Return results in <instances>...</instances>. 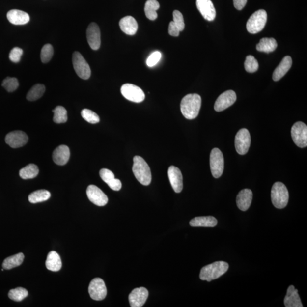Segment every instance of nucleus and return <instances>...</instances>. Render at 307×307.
I'll use <instances>...</instances> for the list:
<instances>
[{"mask_svg": "<svg viewBox=\"0 0 307 307\" xmlns=\"http://www.w3.org/2000/svg\"><path fill=\"white\" fill-rule=\"evenodd\" d=\"M201 97L198 94H189L184 96L180 103V110L188 120L196 118L200 110Z\"/></svg>", "mask_w": 307, "mask_h": 307, "instance_id": "1", "label": "nucleus"}, {"mask_svg": "<svg viewBox=\"0 0 307 307\" xmlns=\"http://www.w3.org/2000/svg\"><path fill=\"white\" fill-rule=\"evenodd\" d=\"M132 170L138 181L143 186H149L151 183V172L149 166L144 159L140 156L133 158Z\"/></svg>", "mask_w": 307, "mask_h": 307, "instance_id": "2", "label": "nucleus"}, {"mask_svg": "<svg viewBox=\"0 0 307 307\" xmlns=\"http://www.w3.org/2000/svg\"><path fill=\"white\" fill-rule=\"evenodd\" d=\"M228 269V263L224 261H217L211 263L201 269L200 274V279L211 281L218 279L223 276Z\"/></svg>", "mask_w": 307, "mask_h": 307, "instance_id": "3", "label": "nucleus"}, {"mask_svg": "<svg viewBox=\"0 0 307 307\" xmlns=\"http://www.w3.org/2000/svg\"><path fill=\"white\" fill-rule=\"evenodd\" d=\"M272 203L278 209H283L286 207L289 194L286 186L281 182H276L273 186L271 192Z\"/></svg>", "mask_w": 307, "mask_h": 307, "instance_id": "4", "label": "nucleus"}, {"mask_svg": "<svg viewBox=\"0 0 307 307\" xmlns=\"http://www.w3.org/2000/svg\"><path fill=\"white\" fill-rule=\"evenodd\" d=\"M267 19V14L265 10L256 11L247 22V30L251 34H253L261 31L265 27Z\"/></svg>", "mask_w": 307, "mask_h": 307, "instance_id": "5", "label": "nucleus"}, {"mask_svg": "<svg viewBox=\"0 0 307 307\" xmlns=\"http://www.w3.org/2000/svg\"><path fill=\"white\" fill-rule=\"evenodd\" d=\"M72 63L76 73L84 80H87L91 75L89 64L80 53L75 52L72 55Z\"/></svg>", "mask_w": 307, "mask_h": 307, "instance_id": "6", "label": "nucleus"}, {"mask_svg": "<svg viewBox=\"0 0 307 307\" xmlns=\"http://www.w3.org/2000/svg\"><path fill=\"white\" fill-rule=\"evenodd\" d=\"M210 166L213 176L215 178H220L224 169V159L221 150L218 148H214L211 151Z\"/></svg>", "mask_w": 307, "mask_h": 307, "instance_id": "7", "label": "nucleus"}, {"mask_svg": "<svg viewBox=\"0 0 307 307\" xmlns=\"http://www.w3.org/2000/svg\"><path fill=\"white\" fill-rule=\"evenodd\" d=\"M121 92L126 99L134 103H141L145 99V95L141 88L129 83L121 86Z\"/></svg>", "mask_w": 307, "mask_h": 307, "instance_id": "8", "label": "nucleus"}, {"mask_svg": "<svg viewBox=\"0 0 307 307\" xmlns=\"http://www.w3.org/2000/svg\"><path fill=\"white\" fill-rule=\"evenodd\" d=\"M291 136L296 145L301 148L307 146V126L301 121L296 122L291 129Z\"/></svg>", "mask_w": 307, "mask_h": 307, "instance_id": "9", "label": "nucleus"}, {"mask_svg": "<svg viewBox=\"0 0 307 307\" xmlns=\"http://www.w3.org/2000/svg\"><path fill=\"white\" fill-rule=\"evenodd\" d=\"M88 292L90 297L95 301H103L106 298L107 290L104 280L100 278L93 279L89 284Z\"/></svg>", "mask_w": 307, "mask_h": 307, "instance_id": "10", "label": "nucleus"}, {"mask_svg": "<svg viewBox=\"0 0 307 307\" xmlns=\"http://www.w3.org/2000/svg\"><path fill=\"white\" fill-rule=\"evenodd\" d=\"M251 137L250 133L247 129H241L238 132L235 137V147L237 152L245 155L248 152L251 146Z\"/></svg>", "mask_w": 307, "mask_h": 307, "instance_id": "11", "label": "nucleus"}, {"mask_svg": "<svg viewBox=\"0 0 307 307\" xmlns=\"http://www.w3.org/2000/svg\"><path fill=\"white\" fill-rule=\"evenodd\" d=\"M237 96L235 92L232 90L225 91L220 95L215 104V110L222 112L232 106L236 102Z\"/></svg>", "mask_w": 307, "mask_h": 307, "instance_id": "12", "label": "nucleus"}, {"mask_svg": "<svg viewBox=\"0 0 307 307\" xmlns=\"http://www.w3.org/2000/svg\"><path fill=\"white\" fill-rule=\"evenodd\" d=\"M86 195L88 199L92 203L99 207L106 205L108 202V198L99 187L95 185H90L86 189Z\"/></svg>", "mask_w": 307, "mask_h": 307, "instance_id": "13", "label": "nucleus"}, {"mask_svg": "<svg viewBox=\"0 0 307 307\" xmlns=\"http://www.w3.org/2000/svg\"><path fill=\"white\" fill-rule=\"evenodd\" d=\"M27 134L21 131L10 132L6 136L5 142L13 149L23 147L28 142Z\"/></svg>", "mask_w": 307, "mask_h": 307, "instance_id": "14", "label": "nucleus"}, {"mask_svg": "<svg viewBox=\"0 0 307 307\" xmlns=\"http://www.w3.org/2000/svg\"><path fill=\"white\" fill-rule=\"evenodd\" d=\"M149 292L144 287L134 289L129 296L130 305L132 307H141L146 303Z\"/></svg>", "mask_w": 307, "mask_h": 307, "instance_id": "15", "label": "nucleus"}, {"mask_svg": "<svg viewBox=\"0 0 307 307\" xmlns=\"http://www.w3.org/2000/svg\"><path fill=\"white\" fill-rule=\"evenodd\" d=\"M86 38L92 49H99L101 45V34L100 28L96 23H92L89 25L86 30Z\"/></svg>", "mask_w": 307, "mask_h": 307, "instance_id": "16", "label": "nucleus"}, {"mask_svg": "<svg viewBox=\"0 0 307 307\" xmlns=\"http://www.w3.org/2000/svg\"><path fill=\"white\" fill-rule=\"evenodd\" d=\"M196 6L204 19L209 21L215 19L216 9L211 0H196Z\"/></svg>", "mask_w": 307, "mask_h": 307, "instance_id": "17", "label": "nucleus"}, {"mask_svg": "<svg viewBox=\"0 0 307 307\" xmlns=\"http://www.w3.org/2000/svg\"><path fill=\"white\" fill-rule=\"evenodd\" d=\"M168 176L172 189L176 193H180L183 190V176L180 169L171 166L168 170Z\"/></svg>", "mask_w": 307, "mask_h": 307, "instance_id": "18", "label": "nucleus"}, {"mask_svg": "<svg viewBox=\"0 0 307 307\" xmlns=\"http://www.w3.org/2000/svg\"><path fill=\"white\" fill-rule=\"evenodd\" d=\"M100 176L105 183H106L112 190L120 191L122 183L120 180L115 179L113 172L107 168H103L100 171Z\"/></svg>", "mask_w": 307, "mask_h": 307, "instance_id": "19", "label": "nucleus"}, {"mask_svg": "<svg viewBox=\"0 0 307 307\" xmlns=\"http://www.w3.org/2000/svg\"><path fill=\"white\" fill-rule=\"evenodd\" d=\"M7 19L11 24L16 25H25L30 21V16L27 13L17 9L9 11Z\"/></svg>", "mask_w": 307, "mask_h": 307, "instance_id": "20", "label": "nucleus"}, {"mask_svg": "<svg viewBox=\"0 0 307 307\" xmlns=\"http://www.w3.org/2000/svg\"><path fill=\"white\" fill-rule=\"evenodd\" d=\"M70 151L66 145H60L54 151L53 161L57 165L63 166L67 164L70 160Z\"/></svg>", "mask_w": 307, "mask_h": 307, "instance_id": "21", "label": "nucleus"}, {"mask_svg": "<svg viewBox=\"0 0 307 307\" xmlns=\"http://www.w3.org/2000/svg\"><path fill=\"white\" fill-rule=\"evenodd\" d=\"M252 193L251 190L244 189L238 193L236 203L237 207L243 211H247L251 207L252 200Z\"/></svg>", "mask_w": 307, "mask_h": 307, "instance_id": "22", "label": "nucleus"}, {"mask_svg": "<svg viewBox=\"0 0 307 307\" xmlns=\"http://www.w3.org/2000/svg\"><path fill=\"white\" fill-rule=\"evenodd\" d=\"M284 304L286 307H303L298 290L294 286L288 287L287 294L284 300Z\"/></svg>", "mask_w": 307, "mask_h": 307, "instance_id": "23", "label": "nucleus"}, {"mask_svg": "<svg viewBox=\"0 0 307 307\" xmlns=\"http://www.w3.org/2000/svg\"><path fill=\"white\" fill-rule=\"evenodd\" d=\"M292 64V60L290 56H286L281 60L278 65L273 74V79L274 81H279L290 70Z\"/></svg>", "mask_w": 307, "mask_h": 307, "instance_id": "24", "label": "nucleus"}, {"mask_svg": "<svg viewBox=\"0 0 307 307\" xmlns=\"http://www.w3.org/2000/svg\"><path fill=\"white\" fill-rule=\"evenodd\" d=\"M119 25L121 30L127 35H135L138 30V24L135 18L132 16H128L122 18Z\"/></svg>", "mask_w": 307, "mask_h": 307, "instance_id": "25", "label": "nucleus"}, {"mask_svg": "<svg viewBox=\"0 0 307 307\" xmlns=\"http://www.w3.org/2000/svg\"><path fill=\"white\" fill-rule=\"evenodd\" d=\"M46 268L52 272H58L62 266L60 255L55 251H50L46 261Z\"/></svg>", "mask_w": 307, "mask_h": 307, "instance_id": "26", "label": "nucleus"}, {"mask_svg": "<svg viewBox=\"0 0 307 307\" xmlns=\"http://www.w3.org/2000/svg\"><path fill=\"white\" fill-rule=\"evenodd\" d=\"M218 220L213 216L196 217L191 220L190 225L193 227H215Z\"/></svg>", "mask_w": 307, "mask_h": 307, "instance_id": "27", "label": "nucleus"}, {"mask_svg": "<svg viewBox=\"0 0 307 307\" xmlns=\"http://www.w3.org/2000/svg\"><path fill=\"white\" fill-rule=\"evenodd\" d=\"M278 46L277 42L273 38H263L256 45V50L260 52L269 53L275 51Z\"/></svg>", "mask_w": 307, "mask_h": 307, "instance_id": "28", "label": "nucleus"}, {"mask_svg": "<svg viewBox=\"0 0 307 307\" xmlns=\"http://www.w3.org/2000/svg\"><path fill=\"white\" fill-rule=\"evenodd\" d=\"M24 258L25 256L22 252L6 258L2 263L3 269L10 270L20 266L23 263Z\"/></svg>", "mask_w": 307, "mask_h": 307, "instance_id": "29", "label": "nucleus"}, {"mask_svg": "<svg viewBox=\"0 0 307 307\" xmlns=\"http://www.w3.org/2000/svg\"><path fill=\"white\" fill-rule=\"evenodd\" d=\"M160 3L157 0H147L144 6V13L148 19L156 20L158 17L157 10L160 8Z\"/></svg>", "mask_w": 307, "mask_h": 307, "instance_id": "30", "label": "nucleus"}, {"mask_svg": "<svg viewBox=\"0 0 307 307\" xmlns=\"http://www.w3.org/2000/svg\"><path fill=\"white\" fill-rule=\"evenodd\" d=\"M51 194L49 191L45 190H37L29 195L28 201L32 204L42 203L49 200Z\"/></svg>", "mask_w": 307, "mask_h": 307, "instance_id": "31", "label": "nucleus"}, {"mask_svg": "<svg viewBox=\"0 0 307 307\" xmlns=\"http://www.w3.org/2000/svg\"><path fill=\"white\" fill-rule=\"evenodd\" d=\"M39 168L37 165L29 164L25 166L20 171V176L23 179H33L39 174Z\"/></svg>", "mask_w": 307, "mask_h": 307, "instance_id": "32", "label": "nucleus"}, {"mask_svg": "<svg viewBox=\"0 0 307 307\" xmlns=\"http://www.w3.org/2000/svg\"><path fill=\"white\" fill-rule=\"evenodd\" d=\"M45 86L41 84H35L27 94V99L30 102L40 99L45 92Z\"/></svg>", "mask_w": 307, "mask_h": 307, "instance_id": "33", "label": "nucleus"}, {"mask_svg": "<svg viewBox=\"0 0 307 307\" xmlns=\"http://www.w3.org/2000/svg\"><path fill=\"white\" fill-rule=\"evenodd\" d=\"M28 295V291L23 287H18L10 290L8 297L12 301L21 302Z\"/></svg>", "mask_w": 307, "mask_h": 307, "instance_id": "34", "label": "nucleus"}, {"mask_svg": "<svg viewBox=\"0 0 307 307\" xmlns=\"http://www.w3.org/2000/svg\"><path fill=\"white\" fill-rule=\"evenodd\" d=\"M54 115L53 120L56 124L66 122L67 121V111L63 107L57 106L53 111Z\"/></svg>", "mask_w": 307, "mask_h": 307, "instance_id": "35", "label": "nucleus"}, {"mask_svg": "<svg viewBox=\"0 0 307 307\" xmlns=\"http://www.w3.org/2000/svg\"><path fill=\"white\" fill-rule=\"evenodd\" d=\"M245 69L249 73H253L258 70L259 64L253 56H248L245 61Z\"/></svg>", "mask_w": 307, "mask_h": 307, "instance_id": "36", "label": "nucleus"}, {"mask_svg": "<svg viewBox=\"0 0 307 307\" xmlns=\"http://www.w3.org/2000/svg\"><path fill=\"white\" fill-rule=\"evenodd\" d=\"M54 54V49L52 45L46 44L43 46L41 53V59L43 63H49Z\"/></svg>", "mask_w": 307, "mask_h": 307, "instance_id": "37", "label": "nucleus"}, {"mask_svg": "<svg viewBox=\"0 0 307 307\" xmlns=\"http://www.w3.org/2000/svg\"><path fill=\"white\" fill-rule=\"evenodd\" d=\"M81 115L86 121L91 124H97L100 121L99 115L91 110L84 109L82 111Z\"/></svg>", "mask_w": 307, "mask_h": 307, "instance_id": "38", "label": "nucleus"}, {"mask_svg": "<svg viewBox=\"0 0 307 307\" xmlns=\"http://www.w3.org/2000/svg\"><path fill=\"white\" fill-rule=\"evenodd\" d=\"M2 85L7 91L12 92L19 87V83L15 78L8 77L3 80Z\"/></svg>", "mask_w": 307, "mask_h": 307, "instance_id": "39", "label": "nucleus"}, {"mask_svg": "<svg viewBox=\"0 0 307 307\" xmlns=\"http://www.w3.org/2000/svg\"><path fill=\"white\" fill-rule=\"evenodd\" d=\"M173 22L178 28L180 31H182L185 27L183 14L178 10H174L173 12Z\"/></svg>", "mask_w": 307, "mask_h": 307, "instance_id": "40", "label": "nucleus"}, {"mask_svg": "<svg viewBox=\"0 0 307 307\" xmlns=\"http://www.w3.org/2000/svg\"><path fill=\"white\" fill-rule=\"evenodd\" d=\"M23 54V50L21 48H14L9 54V59L14 63H19Z\"/></svg>", "mask_w": 307, "mask_h": 307, "instance_id": "41", "label": "nucleus"}, {"mask_svg": "<svg viewBox=\"0 0 307 307\" xmlns=\"http://www.w3.org/2000/svg\"><path fill=\"white\" fill-rule=\"evenodd\" d=\"M162 54L160 52H155L148 57L146 63L149 67H154L161 59Z\"/></svg>", "mask_w": 307, "mask_h": 307, "instance_id": "42", "label": "nucleus"}, {"mask_svg": "<svg viewBox=\"0 0 307 307\" xmlns=\"http://www.w3.org/2000/svg\"><path fill=\"white\" fill-rule=\"evenodd\" d=\"M180 32L178 28L176 27L174 22L171 21V23H169L168 27L169 34L172 36V37H178Z\"/></svg>", "mask_w": 307, "mask_h": 307, "instance_id": "43", "label": "nucleus"}, {"mask_svg": "<svg viewBox=\"0 0 307 307\" xmlns=\"http://www.w3.org/2000/svg\"><path fill=\"white\" fill-rule=\"evenodd\" d=\"M234 6L238 10L243 9L247 3V0H233Z\"/></svg>", "mask_w": 307, "mask_h": 307, "instance_id": "44", "label": "nucleus"}]
</instances>
